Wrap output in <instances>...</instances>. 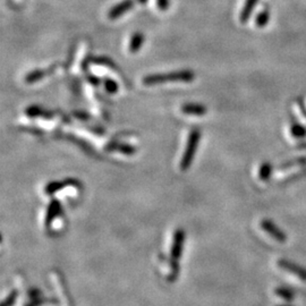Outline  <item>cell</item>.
I'll use <instances>...</instances> for the list:
<instances>
[{
    "label": "cell",
    "mask_w": 306,
    "mask_h": 306,
    "mask_svg": "<svg viewBox=\"0 0 306 306\" xmlns=\"http://www.w3.org/2000/svg\"><path fill=\"white\" fill-rule=\"evenodd\" d=\"M195 78V74L190 69H184V71H177L167 73V74H151L145 76L143 78V83L145 85H156L161 84L165 82H192Z\"/></svg>",
    "instance_id": "obj_1"
},
{
    "label": "cell",
    "mask_w": 306,
    "mask_h": 306,
    "mask_svg": "<svg viewBox=\"0 0 306 306\" xmlns=\"http://www.w3.org/2000/svg\"><path fill=\"white\" fill-rule=\"evenodd\" d=\"M200 138H201V132L200 131L193 130L190 133L185 152H184L183 158H182V160H180V169H182L183 172H185V170L189 169L191 165H192L194 156H195V153L197 150V145H199Z\"/></svg>",
    "instance_id": "obj_2"
},
{
    "label": "cell",
    "mask_w": 306,
    "mask_h": 306,
    "mask_svg": "<svg viewBox=\"0 0 306 306\" xmlns=\"http://www.w3.org/2000/svg\"><path fill=\"white\" fill-rule=\"evenodd\" d=\"M68 186H79V182L77 179L74 178H67L64 180H59V182H50L46 187H44V192H46L48 195H52L54 193L58 192V191Z\"/></svg>",
    "instance_id": "obj_3"
},
{
    "label": "cell",
    "mask_w": 306,
    "mask_h": 306,
    "mask_svg": "<svg viewBox=\"0 0 306 306\" xmlns=\"http://www.w3.org/2000/svg\"><path fill=\"white\" fill-rule=\"evenodd\" d=\"M134 0H123V1L118 2L117 5H115L113 8L108 13V17L110 19H116L118 17L123 16L124 14H126L128 10H131L134 7Z\"/></svg>",
    "instance_id": "obj_4"
},
{
    "label": "cell",
    "mask_w": 306,
    "mask_h": 306,
    "mask_svg": "<svg viewBox=\"0 0 306 306\" xmlns=\"http://www.w3.org/2000/svg\"><path fill=\"white\" fill-rule=\"evenodd\" d=\"M61 213V205L60 202L57 199H54L48 205L47 209V215H46V220H44V224L46 226H49L54 222V220L56 218L58 217L59 214Z\"/></svg>",
    "instance_id": "obj_5"
},
{
    "label": "cell",
    "mask_w": 306,
    "mask_h": 306,
    "mask_svg": "<svg viewBox=\"0 0 306 306\" xmlns=\"http://www.w3.org/2000/svg\"><path fill=\"white\" fill-rule=\"evenodd\" d=\"M184 239H185V232L182 229H178L173 236V243L172 249V259H178L183 252Z\"/></svg>",
    "instance_id": "obj_6"
},
{
    "label": "cell",
    "mask_w": 306,
    "mask_h": 306,
    "mask_svg": "<svg viewBox=\"0 0 306 306\" xmlns=\"http://www.w3.org/2000/svg\"><path fill=\"white\" fill-rule=\"evenodd\" d=\"M182 111L191 116H204L208 113L207 107L199 103H186L182 107Z\"/></svg>",
    "instance_id": "obj_7"
},
{
    "label": "cell",
    "mask_w": 306,
    "mask_h": 306,
    "mask_svg": "<svg viewBox=\"0 0 306 306\" xmlns=\"http://www.w3.org/2000/svg\"><path fill=\"white\" fill-rule=\"evenodd\" d=\"M261 226H262V228L266 230L268 234L272 236V237L274 239H277V241L279 242H284L285 241V235L283 231H280L279 229H278L276 226H274L272 222H270L269 220H263L262 222H261Z\"/></svg>",
    "instance_id": "obj_8"
},
{
    "label": "cell",
    "mask_w": 306,
    "mask_h": 306,
    "mask_svg": "<svg viewBox=\"0 0 306 306\" xmlns=\"http://www.w3.org/2000/svg\"><path fill=\"white\" fill-rule=\"evenodd\" d=\"M108 151H118L124 153V154H134L136 152V149L134 147H132L130 144H125V143H111L110 145H108L107 148Z\"/></svg>",
    "instance_id": "obj_9"
},
{
    "label": "cell",
    "mask_w": 306,
    "mask_h": 306,
    "mask_svg": "<svg viewBox=\"0 0 306 306\" xmlns=\"http://www.w3.org/2000/svg\"><path fill=\"white\" fill-rule=\"evenodd\" d=\"M144 42V36L141 32H136L132 36V39L130 41V51L133 52H137L140 50V48L142 47V44Z\"/></svg>",
    "instance_id": "obj_10"
},
{
    "label": "cell",
    "mask_w": 306,
    "mask_h": 306,
    "mask_svg": "<svg viewBox=\"0 0 306 306\" xmlns=\"http://www.w3.org/2000/svg\"><path fill=\"white\" fill-rule=\"evenodd\" d=\"M46 74L47 72L43 71V69H36V71H32L26 75L25 82L29 83V84H32V83H36L40 81V79H42L46 76Z\"/></svg>",
    "instance_id": "obj_11"
},
{
    "label": "cell",
    "mask_w": 306,
    "mask_h": 306,
    "mask_svg": "<svg viewBox=\"0 0 306 306\" xmlns=\"http://www.w3.org/2000/svg\"><path fill=\"white\" fill-rule=\"evenodd\" d=\"M25 114L27 115V116L31 117V118H36V117H41V116H44V117H51V114H47L46 111H44L42 108L38 107V106H31L27 108V109L25 110Z\"/></svg>",
    "instance_id": "obj_12"
},
{
    "label": "cell",
    "mask_w": 306,
    "mask_h": 306,
    "mask_svg": "<svg viewBox=\"0 0 306 306\" xmlns=\"http://www.w3.org/2000/svg\"><path fill=\"white\" fill-rule=\"evenodd\" d=\"M256 1L257 0H246L245 6H244V8H243L242 14H241V20L243 23H245L246 20L249 19V15H251L252 9L254 8Z\"/></svg>",
    "instance_id": "obj_13"
},
{
    "label": "cell",
    "mask_w": 306,
    "mask_h": 306,
    "mask_svg": "<svg viewBox=\"0 0 306 306\" xmlns=\"http://www.w3.org/2000/svg\"><path fill=\"white\" fill-rule=\"evenodd\" d=\"M271 172H272V167L269 162H264L261 165L259 170V177L261 180H268L271 176Z\"/></svg>",
    "instance_id": "obj_14"
},
{
    "label": "cell",
    "mask_w": 306,
    "mask_h": 306,
    "mask_svg": "<svg viewBox=\"0 0 306 306\" xmlns=\"http://www.w3.org/2000/svg\"><path fill=\"white\" fill-rule=\"evenodd\" d=\"M103 85H104V89L107 90V92H109V93H116L118 91V89H119L117 82L111 78H104Z\"/></svg>",
    "instance_id": "obj_15"
},
{
    "label": "cell",
    "mask_w": 306,
    "mask_h": 306,
    "mask_svg": "<svg viewBox=\"0 0 306 306\" xmlns=\"http://www.w3.org/2000/svg\"><path fill=\"white\" fill-rule=\"evenodd\" d=\"M291 133H293V135H295V136H297V137H303V136H305L306 131L301 126V125L294 124L293 126H291Z\"/></svg>",
    "instance_id": "obj_16"
},
{
    "label": "cell",
    "mask_w": 306,
    "mask_h": 306,
    "mask_svg": "<svg viewBox=\"0 0 306 306\" xmlns=\"http://www.w3.org/2000/svg\"><path fill=\"white\" fill-rule=\"evenodd\" d=\"M267 22H268V14L266 12L261 13L256 19L257 26H264L267 24Z\"/></svg>",
    "instance_id": "obj_17"
},
{
    "label": "cell",
    "mask_w": 306,
    "mask_h": 306,
    "mask_svg": "<svg viewBox=\"0 0 306 306\" xmlns=\"http://www.w3.org/2000/svg\"><path fill=\"white\" fill-rule=\"evenodd\" d=\"M156 3H158L159 9L161 10L168 9L169 7V0H156Z\"/></svg>",
    "instance_id": "obj_18"
},
{
    "label": "cell",
    "mask_w": 306,
    "mask_h": 306,
    "mask_svg": "<svg viewBox=\"0 0 306 306\" xmlns=\"http://www.w3.org/2000/svg\"><path fill=\"white\" fill-rule=\"evenodd\" d=\"M88 79L90 82H91V84H93V85H99V78H96V77H93V76H89L88 77Z\"/></svg>",
    "instance_id": "obj_19"
},
{
    "label": "cell",
    "mask_w": 306,
    "mask_h": 306,
    "mask_svg": "<svg viewBox=\"0 0 306 306\" xmlns=\"http://www.w3.org/2000/svg\"><path fill=\"white\" fill-rule=\"evenodd\" d=\"M147 1H148V0H137V2L141 3V5H145V3H147Z\"/></svg>",
    "instance_id": "obj_20"
}]
</instances>
